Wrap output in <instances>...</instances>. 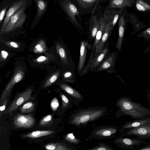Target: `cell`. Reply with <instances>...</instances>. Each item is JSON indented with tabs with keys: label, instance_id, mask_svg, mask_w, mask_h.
Here are the masks:
<instances>
[{
	"label": "cell",
	"instance_id": "43",
	"mask_svg": "<svg viewBox=\"0 0 150 150\" xmlns=\"http://www.w3.org/2000/svg\"><path fill=\"white\" fill-rule=\"evenodd\" d=\"M136 150H150V144H147L140 148Z\"/></svg>",
	"mask_w": 150,
	"mask_h": 150
},
{
	"label": "cell",
	"instance_id": "11",
	"mask_svg": "<svg viewBox=\"0 0 150 150\" xmlns=\"http://www.w3.org/2000/svg\"><path fill=\"white\" fill-rule=\"evenodd\" d=\"M117 129L112 126H99L95 128L90 135V138L100 139L109 138L116 134Z\"/></svg>",
	"mask_w": 150,
	"mask_h": 150
},
{
	"label": "cell",
	"instance_id": "30",
	"mask_svg": "<svg viewBox=\"0 0 150 150\" xmlns=\"http://www.w3.org/2000/svg\"><path fill=\"white\" fill-rule=\"evenodd\" d=\"M59 74L60 71H56L52 74L45 83L43 88H45L53 83L57 79Z\"/></svg>",
	"mask_w": 150,
	"mask_h": 150
},
{
	"label": "cell",
	"instance_id": "9",
	"mask_svg": "<svg viewBox=\"0 0 150 150\" xmlns=\"http://www.w3.org/2000/svg\"><path fill=\"white\" fill-rule=\"evenodd\" d=\"M24 75V73L22 68L20 67L16 68L11 80L2 93L1 101L9 95L14 86L23 79Z\"/></svg>",
	"mask_w": 150,
	"mask_h": 150
},
{
	"label": "cell",
	"instance_id": "17",
	"mask_svg": "<svg viewBox=\"0 0 150 150\" xmlns=\"http://www.w3.org/2000/svg\"><path fill=\"white\" fill-rule=\"evenodd\" d=\"M126 28V23L125 16L124 14L122 13L119 18L118 37L115 45V48L118 52H120L121 50Z\"/></svg>",
	"mask_w": 150,
	"mask_h": 150
},
{
	"label": "cell",
	"instance_id": "37",
	"mask_svg": "<svg viewBox=\"0 0 150 150\" xmlns=\"http://www.w3.org/2000/svg\"><path fill=\"white\" fill-rule=\"evenodd\" d=\"M50 106L53 111H55L57 109L59 106V103L58 100L56 97L53 98L52 100Z\"/></svg>",
	"mask_w": 150,
	"mask_h": 150
},
{
	"label": "cell",
	"instance_id": "25",
	"mask_svg": "<svg viewBox=\"0 0 150 150\" xmlns=\"http://www.w3.org/2000/svg\"><path fill=\"white\" fill-rule=\"evenodd\" d=\"M54 132L52 130H38L34 131L23 136L24 137L36 138L52 134Z\"/></svg>",
	"mask_w": 150,
	"mask_h": 150
},
{
	"label": "cell",
	"instance_id": "15",
	"mask_svg": "<svg viewBox=\"0 0 150 150\" xmlns=\"http://www.w3.org/2000/svg\"><path fill=\"white\" fill-rule=\"evenodd\" d=\"M35 119L31 114L23 115L18 114L14 117V123L17 127L29 128L34 124Z\"/></svg>",
	"mask_w": 150,
	"mask_h": 150
},
{
	"label": "cell",
	"instance_id": "4",
	"mask_svg": "<svg viewBox=\"0 0 150 150\" xmlns=\"http://www.w3.org/2000/svg\"><path fill=\"white\" fill-rule=\"evenodd\" d=\"M27 7L25 4L12 16L5 27L4 34L9 33L23 25L27 16L25 13Z\"/></svg>",
	"mask_w": 150,
	"mask_h": 150
},
{
	"label": "cell",
	"instance_id": "21",
	"mask_svg": "<svg viewBox=\"0 0 150 150\" xmlns=\"http://www.w3.org/2000/svg\"><path fill=\"white\" fill-rule=\"evenodd\" d=\"M134 1L132 0H111L108 5L104 8V10L115 8H124L126 7H131Z\"/></svg>",
	"mask_w": 150,
	"mask_h": 150
},
{
	"label": "cell",
	"instance_id": "39",
	"mask_svg": "<svg viewBox=\"0 0 150 150\" xmlns=\"http://www.w3.org/2000/svg\"><path fill=\"white\" fill-rule=\"evenodd\" d=\"M8 55V52L5 50H2L1 52L0 60L1 62L5 60Z\"/></svg>",
	"mask_w": 150,
	"mask_h": 150
},
{
	"label": "cell",
	"instance_id": "36",
	"mask_svg": "<svg viewBox=\"0 0 150 150\" xmlns=\"http://www.w3.org/2000/svg\"><path fill=\"white\" fill-rule=\"evenodd\" d=\"M64 79L65 81L69 83H73V75L72 73L70 71L66 72L64 74Z\"/></svg>",
	"mask_w": 150,
	"mask_h": 150
},
{
	"label": "cell",
	"instance_id": "3",
	"mask_svg": "<svg viewBox=\"0 0 150 150\" xmlns=\"http://www.w3.org/2000/svg\"><path fill=\"white\" fill-rule=\"evenodd\" d=\"M62 7L69 20L75 27L79 33L82 34L84 30L79 21H82L81 15L76 7L71 0H64L62 1Z\"/></svg>",
	"mask_w": 150,
	"mask_h": 150
},
{
	"label": "cell",
	"instance_id": "20",
	"mask_svg": "<svg viewBox=\"0 0 150 150\" xmlns=\"http://www.w3.org/2000/svg\"><path fill=\"white\" fill-rule=\"evenodd\" d=\"M100 23L99 29L97 32L95 38L93 43L91 49V51L90 53L88 62L87 64H89L93 58L95 48L100 40L103 35L106 24V21L104 17L103 16H102L100 18Z\"/></svg>",
	"mask_w": 150,
	"mask_h": 150
},
{
	"label": "cell",
	"instance_id": "23",
	"mask_svg": "<svg viewBox=\"0 0 150 150\" xmlns=\"http://www.w3.org/2000/svg\"><path fill=\"white\" fill-rule=\"evenodd\" d=\"M56 50L62 62L65 65H67L69 63V58L71 57L70 54L68 53L64 46L59 43L56 44Z\"/></svg>",
	"mask_w": 150,
	"mask_h": 150
},
{
	"label": "cell",
	"instance_id": "32",
	"mask_svg": "<svg viewBox=\"0 0 150 150\" xmlns=\"http://www.w3.org/2000/svg\"><path fill=\"white\" fill-rule=\"evenodd\" d=\"M65 138L67 141L74 145L78 144L81 142L80 139L75 137L73 133L67 134Z\"/></svg>",
	"mask_w": 150,
	"mask_h": 150
},
{
	"label": "cell",
	"instance_id": "26",
	"mask_svg": "<svg viewBox=\"0 0 150 150\" xmlns=\"http://www.w3.org/2000/svg\"><path fill=\"white\" fill-rule=\"evenodd\" d=\"M61 88L69 94L72 96L79 99L82 98L81 95L77 91L66 84L62 83L59 85Z\"/></svg>",
	"mask_w": 150,
	"mask_h": 150
},
{
	"label": "cell",
	"instance_id": "33",
	"mask_svg": "<svg viewBox=\"0 0 150 150\" xmlns=\"http://www.w3.org/2000/svg\"><path fill=\"white\" fill-rule=\"evenodd\" d=\"M88 150H116L110 147L109 146L103 143H99V145Z\"/></svg>",
	"mask_w": 150,
	"mask_h": 150
},
{
	"label": "cell",
	"instance_id": "10",
	"mask_svg": "<svg viewBox=\"0 0 150 150\" xmlns=\"http://www.w3.org/2000/svg\"><path fill=\"white\" fill-rule=\"evenodd\" d=\"M121 136L134 135L143 139H150V122L122 132Z\"/></svg>",
	"mask_w": 150,
	"mask_h": 150
},
{
	"label": "cell",
	"instance_id": "22",
	"mask_svg": "<svg viewBox=\"0 0 150 150\" xmlns=\"http://www.w3.org/2000/svg\"><path fill=\"white\" fill-rule=\"evenodd\" d=\"M150 122V118L138 120L127 122L121 126L119 131L122 133L127 130L137 127Z\"/></svg>",
	"mask_w": 150,
	"mask_h": 150
},
{
	"label": "cell",
	"instance_id": "29",
	"mask_svg": "<svg viewBox=\"0 0 150 150\" xmlns=\"http://www.w3.org/2000/svg\"><path fill=\"white\" fill-rule=\"evenodd\" d=\"M136 6L139 11H145L150 10V5L142 0H137L136 1Z\"/></svg>",
	"mask_w": 150,
	"mask_h": 150
},
{
	"label": "cell",
	"instance_id": "34",
	"mask_svg": "<svg viewBox=\"0 0 150 150\" xmlns=\"http://www.w3.org/2000/svg\"><path fill=\"white\" fill-rule=\"evenodd\" d=\"M1 41L6 45L13 48H18L20 47V44L13 41H5L0 38Z\"/></svg>",
	"mask_w": 150,
	"mask_h": 150
},
{
	"label": "cell",
	"instance_id": "6",
	"mask_svg": "<svg viewBox=\"0 0 150 150\" xmlns=\"http://www.w3.org/2000/svg\"><path fill=\"white\" fill-rule=\"evenodd\" d=\"M109 40L105 44L103 49L98 52L93 58L90 63L87 64L83 71V74L88 71H94L104 60L110 50Z\"/></svg>",
	"mask_w": 150,
	"mask_h": 150
},
{
	"label": "cell",
	"instance_id": "27",
	"mask_svg": "<svg viewBox=\"0 0 150 150\" xmlns=\"http://www.w3.org/2000/svg\"><path fill=\"white\" fill-rule=\"evenodd\" d=\"M37 8V16H41L45 11L47 5V2L44 0H35Z\"/></svg>",
	"mask_w": 150,
	"mask_h": 150
},
{
	"label": "cell",
	"instance_id": "31",
	"mask_svg": "<svg viewBox=\"0 0 150 150\" xmlns=\"http://www.w3.org/2000/svg\"><path fill=\"white\" fill-rule=\"evenodd\" d=\"M35 104L32 102H27L24 104L20 110L22 113L31 112L34 110Z\"/></svg>",
	"mask_w": 150,
	"mask_h": 150
},
{
	"label": "cell",
	"instance_id": "28",
	"mask_svg": "<svg viewBox=\"0 0 150 150\" xmlns=\"http://www.w3.org/2000/svg\"><path fill=\"white\" fill-rule=\"evenodd\" d=\"M47 50V46L45 42L43 40H40L36 44L33 49L34 52L39 54L44 52Z\"/></svg>",
	"mask_w": 150,
	"mask_h": 150
},
{
	"label": "cell",
	"instance_id": "2",
	"mask_svg": "<svg viewBox=\"0 0 150 150\" xmlns=\"http://www.w3.org/2000/svg\"><path fill=\"white\" fill-rule=\"evenodd\" d=\"M117 105L123 113L134 119L143 118L150 114L149 111L147 109L126 98L120 99Z\"/></svg>",
	"mask_w": 150,
	"mask_h": 150
},
{
	"label": "cell",
	"instance_id": "1",
	"mask_svg": "<svg viewBox=\"0 0 150 150\" xmlns=\"http://www.w3.org/2000/svg\"><path fill=\"white\" fill-rule=\"evenodd\" d=\"M105 111V109L102 108H90L82 110L73 115L70 123L76 127L83 126L88 122L101 117Z\"/></svg>",
	"mask_w": 150,
	"mask_h": 150
},
{
	"label": "cell",
	"instance_id": "5",
	"mask_svg": "<svg viewBox=\"0 0 150 150\" xmlns=\"http://www.w3.org/2000/svg\"><path fill=\"white\" fill-rule=\"evenodd\" d=\"M71 1L76 7L81 15L92 13L93 14L99 0H72Z\"/></svg>",
	"mask_w": 150,
	"mask_h": 150
},
{
	"label": "cell",
	"instance_id": "12",
	"mask_svg": "<svg viewBox=\"0 0 150 150\" xmlns=\"http://www.w3.org/2000/svg\"><path fill=\"white\" fill-rule=\"evenodd\" d=\"M117 52L114 51L111 52L109 50L104 60L94 71L98 72L106 71L110 72L114 67Z\"/></svg>",
	"mask_w": 150,
	"mask_h": 150
},
{
	"label": "cell",
	"instance_id": "40",
	"mask_svg": "<svg viewBox=\"0 0 150 150\" xmlns=\"http://www.w3.org/2000/svg\"><path fill=\"white\" fill-rule=\"evenodd\" d=\"M48 59V58L45 56H40L35 59L34 61L38 63H42L47 61Z\"/></svg>",
	"mask_w": 150,
	"mask_h": 150
},
{
	"label": "cell",
	"instance_id": "14",
	"mask_svg": "<svg viewBox=\"0 0 150 150\" xmlns=\"http://www.w3.org/2000/svg\"><path fill=\"white\" fill-rule=\"evenodd\" d=\"M26 3V1L25 0L16 1L13 3L7 11L4 18L1 29L0 32L1 36L4 34L5 27L11 17L19 9Z\"/></svg>",
	"mask_w": 150,
	"mask_h": 150
},
{
	"label": "cell",
	"instance_id": "41",
	"mask_svg": "<svg viewBox=\"0 0 150 150\" xmlns=\"http://www.w3.org/2000/svg\"><path fill=\"white\" fill-rule=\"evenodd\" d=\"M9 5H6L4 8H3L1 11L0 13V23H1L5 15V13L6 11L7 8L8 7Z\"/></svg>",
	"mask_w": 150,
	"mask_h": 150
},
{
	"label": "cell",
	"instance_id": "35",
	"mask_svg": "<svg viewBox=\"0 0 150 150\" xmlns=\"http://www.w3.org/2000/svg\"><path fill=\"white\" fill-rule=\"evenodd\" d=\"M52 115H48L42 118L40 122V125L41 126L46 125L52 121Z\"/></svg>",
	"mask_w": 150,
	"mask_h": 150
},
{
	"label": "cell",
	"instance_id": "16",
	"mask_svg": "<svg viewBox=\"0 0 150 150\" xmlns=\"http://www.w3.org/2000/svg\"><path fill=\"white\" fill-rule=\"evenodd\" d=\"M123 9L124 8H121L104 10L103 16L109 21L111 25L110 36Z\"/></svg>",
	"mask_w": 150,
	"mask_h": 150
},
{
	"label": "cell",
	"instance_id": "45",
	"mask_svg": "<svg viewBox=\"0 0 150 150\" xmlns=\"http://www.w3.org/2000/svg\"><path fill=\"white\" fill-rule=\"evenodd\" d=\"M149 1H150V0H149Z\"/></svg>",
	"mask_w": 150,
	"mask_h": 150
},
{
	"label": "cell",
	"instance_id": "38",
	"mask_svg": "<svg viewBox=\"0 0 150 150\" xmlns=\"http://www.w3.org/2000/svg\"><path fill=\"white\" fill-rule=\"evenodd\" d=\"M60 96L62 100V108L67 107L69 104V101L67 98L64 95L61 94Z\"/></svg>",
	"mask_w": 150,
	"mask_h": 150
},
{
	"label": "cell",
	"instance_id": "7",
	"mask_svg": "<svg viewBox=\"0 0 150 150\" xmlns=\"http://www.w3.org/2000/svg\"><path fill=\"white\" fill-rule=\"evenodd\" d=\"M32 91L31 88H28L24 91L18 93L4 113L7 114L13 112L24 103L31 100L32 98Z\"/></svg>",
	"mask_w": 150,
	"mask_h": 150
},
{
	"label": "cell",
	"instance_id": "18",
	"mask_svg": "<svg viewBox=\"0 0 150 150\" xmlns=\"http://www.w3.org/2000/svg\"><path fill=\"white\" fill-rule=\"evenodd\" d=\"M100 23V18L98 19L96 15H93V14L90 23L88 38L87 40L88 42L90 41V44L95 39L99 29Z\"/></svg>",
	"mask_w": 150,
	"mask_h": 150
},
{
	"label": "cell",
	"instance_id": "8",
	"mask_svg": "<svg viewBox=\"0 0 150 150\" xmlns=\"http://www.w3.org/2000/svg\"><path fill=\"white\" fill-rule=\"evenodd\" d=\"M114 142L117 146L124 149L134 150V146H139L142 144H150V142L144 141L139 138H130L120 137L114 140Z\"/></svg>",
	"mask_w": 150,
	"mask_h": 150
},
{
	"label": "cell",
	"instance_id": "13",
	"mask_svg": "<svg viewBox=\"0 0 150 150\" xmlns=\"http://www.w3.org/2000/svg\"><path fill=\"white\" fill-rule=\"evenodd\" d=\"M92 45L87 41L81 40L79 58L77 67L78 73H79L85 69L87 50L92 49Z\"/></svg>",
	"mask_w": 150,
	"mask_h": 150
},
{
	"label": "cell",
	"instance_id": "42",
	"mask_svg": "<svg viewBox=\"0 0 150 150\" xmlns=\"http://www.w3.org/2000/svg\"><path fill=\"white\" fill-rule=\"evenodd\" d=\"M8 99H6L3 103L2 105L0 106V116H1V112L4 111L5 109L6 105H7Z\"/></svg>",
	"mask_w": 150,
	"mask_h": 150
},
{
	"label": "cell",
	"instance_id": "44",
	"mask_svg": "<svg viewBox=\"0 0 150 150\" xmlns=\"http://www.w3.org/2000/svg\"><path fill=\"white\" fill-rule=\"evenodd\" d=\"M143 34L145 35H150V28L145 30L143 33Z\"/></svg>",
	"mask_w": 150,
	"mask_h": 150
},
{
	"label": "cell",
	"instance_id": "24",
	"mask_svg": "<svg viewBox=\"0 0 150 150\" xmlns=\"http://www.w3.org/2000/svg\"><path fill=\"white\" fill-rule=\"evenodd\" d=\"M47 150H77L76 147L70 145L68 146L64 143H50L45 146Z\"/></svg>",
	"mask_w": 150,
	"mask_h": 150
},
{
	"label": "cell",
	"instance_id": "19",
	"mask_svg": "<svg viewBox=\"0 0 150 150\" xmlns=\"http://www.w3.org/2000/svg\"><path fill=\"white\" fill-rule=\"evenodd\" d=\"M103 17L106 21V24L102 37L95 48L94 52L93 58L98 52L103 49L105 44L109 40L110 37V23L109 21L104 16Z\"/></svg>",
	"mask_w": 150,
	"mask_h": 150
}]
</instances>
